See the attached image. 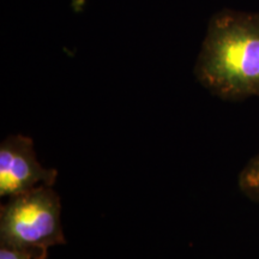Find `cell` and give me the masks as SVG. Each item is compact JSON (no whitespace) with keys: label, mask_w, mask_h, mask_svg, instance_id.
Returning a JSON list of instances; mask_svg holds the SVG:
<instances>
[{"label":"cell","mask_w":259,"mask_h":259,"mask_svg":"<svg viewBox=\"0 0 259 259\" xmlns=\"http://www.w3.org/2000/svg\"><path fill=\"white\" fill-rule=\"evenodd\" d=\"M197 79L228 101L259 97V14L222 10L210 18Z\"/></svg>","instance_id":"cell-1"},{"label":"cell","mask_w":259,"mask_h":259,"mask_svg":"<svg viewBox=\"0 0 259 259\" xmlns=\"http://www.w3.org/2000/svg\"><path fill=\"white\" fill-rule=\"evenodd\" d=\"M56 169L38 162L31 138L22 135L6 137L0 144V196L10 197L35 187L56 184Z\"/></svg>","instance_id":"cell-3"},{"label":"cell","mask_w":259,"mask_h":259,"mask_svg":"<svg viewBox=\"0 0 259 259\" xmlns=\"http://www.w3.org/2000/svg\"><path fill=\"white\" fill-rule=\"evenodd\" d=\"M48 252H36L0 245V259H47Z\"/></svg>","instance_id":"cell-5"},{"label":"cell","mask_w":259,"mask_h":259,"mask_svg":"<svg viewBox=\"0 0 259 259\" xmlns=\"http://www.w3.org/2000/svg\"><path fill=\"white\" fill-rule=\"evenodd\" d=\"M238 184L239 189L247 198L259 203V154L241 170Z\"/></svg>","instance_id":"cell-4"},{"label":"cell","mask_w":259,"mask_h":259,"mask_svg":"<svg viewBox=\"0 0 259 259\" xmlns=\"http://www.w3.org/2000/svg\"><path fill=\"white\" fill-rule=\"evenodd\" d=\"M59 196L42 185L10 197L0 209V245L36 252L66 242Z\"/></svg>","instance_id":"cell-2"}]
</instances>
